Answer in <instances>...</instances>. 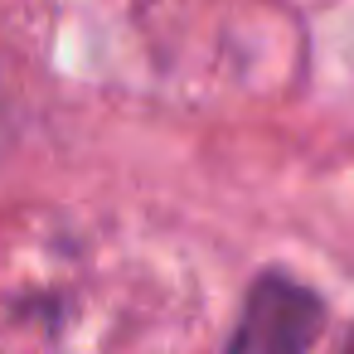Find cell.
<instances>
[{"label": "cell", "mask_w": 354, "mask_h": 354, "mask_svg": "<svg viewBox=\"0 0 354 354\" xmlns=\"http://www.w3.org/2000/svg\"><path fill=\"white\" fill-rule=\"evenodd\" d=\"M325 330V296L291 272H262L238 310L223 354H310Z\"/></svg>", "instance_id": "cell-1"}, {"label": "cell", "mask_w": 354, "mask_h": 354, "mask_svg": "<svg viewBox=\"0 0 354 354\" xmlns=\"http://www.w3.org/2000/svg\"><path fill=\"white\" fill-rule=\"evenodd\" d=\"M335 354H354V330H349V335H344V344H339V349H335Z\"/></svg>", "instance_id": "cell-2"}]
</instances>
